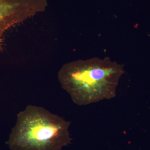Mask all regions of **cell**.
Wrapping results in <instances>:
<instances>
[{"label": "cell", "instance_id": "6da1fadb", "mask_svg": "<svg viewBox=\"0 0 150 150\" xmlns=\"http://www.w3.org/2000/svg\"><path fill=\"white\" fill-rule=\"evenodd\" d=\"M124 66L108 57L76 60L65 64L58 78L75 104L86 105L116 96Z\"/></svg>", "mask_w": 150, "mask_h": 150}, {"label": "cell", "instance_id": "7a4b0ae2", "mask_svg": "<svg viewBox=\"0 0 150 150\" xmlns=\"http://www.w3.org/2000/svg\"><path fill=\"white\" fill-rule=\"evenodd\" d=\"M70 124L43 107L29 105L18 114L7 144L11 150H60L72 140Z\"/></svg>", "mask_w": 150, "mask_h": 150}, {"label": "cell", "instance_id": "3957f363", "mask_svg": "<svg viewBox=\"0 0 150 150\" xmlns=\"http://www.w3.org/2000/svg\"><path fill=\"white\" fill-rule=\"evenodd\" d=\"M36 13L33 0H0V53L6 32Z\"/></svg>", "mask_w": 150, "mask_h": 150}]
</instances>
